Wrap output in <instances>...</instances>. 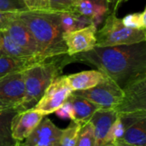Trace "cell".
I'll return each instance as SVG.
<instances>
[{"mask_svg": "<svg viewBox=\"0 0 146 146\" xmlns=\"http://www.w3.org/2000/svg\"><path fill=\"white\" fill-rule=\"evenodd\" d=\"M71 61L96 67L123 88L146 74V41L127 45L95 46L89 51L72 56Z\"/></svg>", "mask_w": 146, "mask_h": 146, "instance_id": "6da1fadb", "label": "cell"}, {"mask_svg": "<svg viewBox=\"0 0 146 146\" xmlns=\"http://www.w3.org/2000/svg\"><path fill=\"white\" fill-rule=\"evenodd\" d=\"M19 18L33 34L42 59L67 54L57 12L26 10L19 12Z\"/></svg>", "mask_w": 146, "mask_h": 146, "instance_id": "7a4b0ae2", "label": "cell"}, {"mask_svg": "<svg viewBox=\"0 0 146 146\" xmlns=\"http://www.w3.org/2000/svg\"><path fill=\"white\" fill-rule=\"evenodd\" d=\"M71 62V56L66 54L44 59L23 70L25 96L16 110L33 108L51 82L61 76L63 68Z\"/></svg>", "mask_w": 146, "mask_h": 146, "instance_id": "3957f363", "label": "cell"}, {"mask_svg": "<svg viewBox=\"0 0 146 146\" xmlns=\"http://www.w3.org/2000/svg\"><path fill=\"white\" fill-rule=\"evenodd\" d=\"M97 47L133 44L146 41V30L126 27L115 13H110L103 27L97 31Z\"/></svg>", "mask_w": 146, "mask_h": 146, "instance_id": "277c9868", "label": "cell"}, {"mask_svg": "<svg viewBox=\"0 0 146 146\" xmlns=\"http://www.w3.org/2000/svg\"><path fill=\"white\" fill-rule=\"evenodd\" d=\"M74 95L80 96L99 109H116L122 102L123 90L116 82L104 74L103 80L94 87L85 91H77L72 92Z\"/></svg>", "mask_w": 146, "mask_h": 146, "instance_id": "5b68a950", "label": "cell"}, {"mask_svg": "<svg viewBox=\"0 0 146 146\" xmlns=\"http://www.w3.org/2000/svg\"><path fill=\"white\" fill-rule=\"evenodd\" d=\"M72 92L73 91L67 81L66 75L59 76L47 87L42 98L33 109L44 115L52 114L64 104Z\"/></svg>", "mask_w": 146, "mask_h": 146, "instance_id": "8992f818", "label": "cell"}, {"mask_svg": "<svg viewBox=\"0 0 146 146\" xmlns=\"http://www.w3.org/2000/svg\"><path fill=\"white\" fill-rule=\"evenodd\" d=\"M122 90V102L115 109L118 114L146 111V74L130 81Z\"/></svg>", "mask_w": 146, "mask_h": 146, "instance_id": "52a82bcc", "label": "cell"}, {"mask_svg": "<svg viewBox=\"0 0 146 146\" xmlns=\"http://www.w3.org/2000/svg\"><path fill=\"white\" fill-rule=\"evenodd\" d=\"M97 31L96 25H90L76 31L64 33L62 38L67 47V54L72 56L92 50L97 44Z\"/></svg>", "mask_w": 146, "mask_h": 146, "instance_id": "ba28073f", "label": "cell"}, {"mask_svg": "<svg viewBox=\"0 0 146 146\" xmlns=\"http://www.w3.org/2000/svg\"><path fill=\"white\" fill-rule=\"evenodd\" d=\"M25 96L23 74L15 72L0 78V100L11 105L14 109L21 105Z\"/></svg>", "mask_w": 146, "mask_h": 146, "instance_id": "9c48e42d", "label": "cell"}, {"mask_svg": "<svg viewBox=\"0 0 146 146\" xmlns=\"http://www.w3.org/2000/svg\"><path fill=\"white\" fill-rule=\"evenodd\" d=\"M62 133V129L44 116L20 146H60Z\"/></svg>", "mask_w": 146, "mask_h": 146, "instance_id": "30bf717a", "label": "cell"}, {"mask_svg": "<svg viewBox=\"0 0 146 146\" xmlns=\"http://www.w3.org/2000/svg\"><path fill=\"white\" fill-rule=\"evenodd\" d=\"M118 118L115 109H99L89 121L93 127L95 146H108L110 142V132L112 127Z\"/></svg>", "mask_w": 146, "mask_h": 146, "instance_id": "8fae6325", "label": "cell"}, {"mask_svg": "<svg viewBox=\"0 0 146 146\" xmlns=\"http://www.w3.org/2000/svg\"><path fill=\"white\" fill-rule=\"evenodd\" d=\"M44 116L45 115L42 113L33 108L27 110L17 111L10 123L12 138L18 142L25 140Z\"/></svg>", "mask_w": 146, "mask_h": 146, "instance_id": "7c38bea8", "label": "cell"}, {"mask_svg": "<svg viewBox=\"0 0 146 146\" xmlns=\"http://www.w3.org/2000/svg\"><path fill=\"white\" fill-rule=\"evenodd\" d=\"M7 33L10 36V38L22 49L29 52L31 55L39 57L38 47V44L31 33L30 30L27 27V25L19 18H16L7 28ZM44 60V59H42Z\"/></svg>", "mask_w": 146, "mask_h": 146, "instance_id": "4fadbf2b", "label": "cell"}, {"mask_svg": "<svg viewBox=\"0 0 146 146\" xmlns=\"http://www.w3.org/2000/svg\"><path fill=\"white\" fill-rule=\"evenodd\" d=\"M117 146H146V117L142 118L129 127L121 139L113 142Z\"/></svg>", "mask_w": 146, "mask_h": 146, "instance_id": "5bb4252c", "label": "cell"}, {"mask_svg": "<svg viewBox=\"0 0 146 146\" xmlns=\"http://www.w3.org/2000/svg\"><path fill=\"white\" fill-rule=\"evenodd\" d=\"M104 77L98 70H87L66 75L67 81L73 92L85 91L97 86Z\"/></svg>", "mask_w": 146, "mask_h": 146, "instance_id": "9a60e30c", "label": "cell"}, {"mask_svg": "<svg viewBox=\"0 0 146 146\" xmlns=\"http://www.w3.org/2000/svg\"><path fill=\"white\" fill-rule=\"evenodd\" d=\"M68 100L70 102L73 111H74V120L73 121L80 123V125H85L88 122L94 113L99 110V108L90 102L89 100L74 94H71Z\"/></svg>", "mask_w": 146, "mask_h": 146, "instance_id": "2e32d148", "label": "cell"}, {"mask_svg": "<svg viewBox=\"0 0 146 146\" xmlns=\"http://www.w3.org/2000/svg\"><path fill=\"white\" fill-rule=\"evenodd\" d=\"M40 61L43 60L37 56L16 57L10 56H0V78L12 73L21 72Z\"/></svg>", "mask_w": 146, "mask_h": 146, "instance_id": "e0dca14e", "label": "cell"}, {"mask_svg": "<svg viewBox=\"0 0 146 146\" xmlns=\"http://www.w3.org/2000/svg\"><path fill=\"white\" fill-rule=\"evenodd\" d=\"M73 11L90 19L94 25L98 26L104 16L110 13V9L89 0H76Z\"/></svg>", "mask_w": 146, "mask_h": 146, "instance_id": "ac0fdd59", "label": "cell"}, {"mask_svg": "<svg viewBox=\"0 0 146 146\" xmlns=\"http://www.w3.org/2000/svg\"><path fill=\"white\" fill-rule=\"evenodd\" d=\"M58 16L63 33L76 31L86 27L90 25H94L90 19L80 15L74 11L60 12L58 13Z\"/></svg>", "mask_w": 146, "mask_h": 146, "instance_id": "d6986e66", "label": "cell"}, {"mask_svg": "<svg viewBox=\"0 0 146 146\" xmlns=\"http://www.w3.org/2000/svg\"><path fill=\"white\" fill-rule=\"evenodd\" d=\"M15 109L0 111V146H15V141L10 132V123L13 116L16 114Z\"/></svg>", "mask_w": 146, "mask_h": 146, "instance_id": "ffe728a7", "label": "cell"}, {"mask_svg": "<svg viewBox=\"0 0 146 146\" xmlns=\"http://www.w3.org/2000/svg\"><path fill=\"white\" fill-rule=\"evenodd\" d=\"M0 56H10L16 57L35 56L20 47L10 38L6 30L0 32Z\"/></svg>", "mask_w": 146, "mask_h": 146, "instance_id": "44dd1931", "label": "cell"}, {"mask_svg": "<svg viewBox=\"0 0 146 146\" xmlns=\"http://www.w3.org/2000/svg\"><path fill=\"white\" fill-rule=\"evenodd\" d=\"M81 127L80 123L73 121L67 128L62 129L60 146H75Z\"/></svg>", "mask_w": 146, "mask_h": 146, "instance_id": "7402d4cb", "label": "cell"}, {"mask_svg": "<svg viewBox=\"0 0 146 146\" xmlns=\"http://www.w3.org/2000/svg\"><path fill=\"white\" fill-rule=\"evenodd\" d=\"M121 21L127 27L136 30H146V10L127 15Z\"/></svg>", "mask_w": 146, "mask_h": 146, "instance_id": "603a6c76", "label": "cell"}, {"mask_svg": "<svg viewBox=\"0 0 146 146\" xmlns=\"http://www.w3.org/2000/svg\"><path fill=\"white\" fill-rule=\"evenodd\" d=\"M95 144L93 127L88 121L81 127L75 146H95Z\"/></svg>", "mask_w": 146, "mask_h": 146, "instance_id": "cb8c5ba5", "label": "cell"}, {"mask_svg": "<svg viewBox=\"0 0 146 146\" xmlns=\"http://www.w3.org/2000/svg\"><path fill=\"white\" fill-rule=\"evenodd\" d=\"M76 0H49V10L52 12L73 11Z\"/></svg>", "mask_w": 146, "mask_h": 146, "instance_id": "d4e9b609", "label": "cell"}, {"mask_svg": "<svg viewBox=\"0 0 146 146\" xmlns=\"http://www.w3.org/2000/svg\"><path fill=\"white\" fill-rule=\"evenodd\" d=\"M27 9L22 0H0V11H26Z\"/></svg>", "mask_w": 146, "mask_h": 146, "instance_id": "484cf974", "label": "cell"}, {"mask_svg": "<svg viewBox=\"0 0 146 146\" xmlns=\"http://www.w3.org/2000/svg\"><path fill=\"white\" fill-rule=\"evenodd\" d=\"M29 11H50L49 0H22Z\"/></svg>", "mask_w": 146, "mask_h": 146, "instance_id": "4316f807", "label": "cell"}, {"mask_svg": "<svg viewBox=\"0 0 146 146\" xmlns=\"http://www.w3.org/2000/svg\"><path fill=\"white\" fill-rule=\"evenodd\" d=\"M18 15L19 12L15 11H0V32L7 30L9 25L18 18Z\"/></svg>", "mask_w": 146, "mask_h": 146, "instance_id": "83f0119b", "label": "cell"}, {"mask_svg": "<svg viewBox=\"0 0 146 146\" xmlns=\"http://www.w3.org/2000/svg\"><path fill=\"white\" fill-rule=\"evenodd\" d=\"M56 115L62 120H74V111L70 102L67 99L64 104L59 107L55 112Z\"/></svg>", "mask_w": 146, "mask_h": 146, "instance_id": "f1b7e54d", "label": "cell"}, {"mask_svg": "<svg viewBox=\"0 0 146 146\" xmlns=\"http://www.w3.org/2000/svg\"><path fill=\"white\" fill-rule=\"evenodd\" d=\"M123 2V0H108L109 3V9H110V13H115L120 7L121 3Z\"/></svg>", "mask_w": 146, "mask_h": 146, "instance_id": "f546056e", "label": "cell"}, {"mask_svg": "<svg viewBox=\"0 0 146 146\" xmlns=\"http://www.w3.org/2000/svg\"><path fill=\"white\" fill-rule=\"evenodd\" d=\"M9 109H14V108L11 105H9V104H6V103H4V102L0 100V111L9 110Z\"/></svg>", "mask_w": 146, "mask_h": 146, "instance_id": "4dcf8cb0", "label": "cell"}, {"mask_svg": "<svg viewBox=\"0 0 146 146\" xmlns=\"http://www.w3.org/2000/svg\"><path fill=\"white\" fill-rule=\"evenodd\" d=\"M91 2H93L97 4H99V5H103L104 7H107L109 8V3H108V0H89Z\"/></svg>", "mask_w": 146, "mask_h": 146, "instance_id": "1f68e13d", "label": "cell"}, {"mask_svg": "<svg viewBox=\"0 0 146 146\" xmlns=\"http://www.w3.org/2000/svg\"><path fill=\"white\" fill-rule=\"evenodd\" d=\"M15 146H20V142H18V141H17V142H16V144L15 145Z\"/></svg>", "mask_w": 146, "mask_h": 146, "instance_id": "d6a6232c", "label": "cell"}, {"mask_svg": "<svg viewBox=\"0 0 146 146\" xmlns=\"http://www.w3.org/2000/svg\"><path fill=\"white\" fill-rule=\"evenodd\" d=\"M110 146H117V145H113V144H112Z\"/></svg>", "mask_w": 146, "mask_h": 146, "instance_id": "836d02e7", "label": "cell"}, {"mask_svg": "<svg viewBox=\"0 0 146 146\" xmlns=\"http://www.w3.org/2000/svg\"><path fill=\"white\" fill-rule=\"evenodd\" d=\"M110 145H108V146H110Z\"/></svg>", "mask_w": 146, "mask_h": 146, "instance_id": "e575fe53", "label": "cell"}]
</instances>
